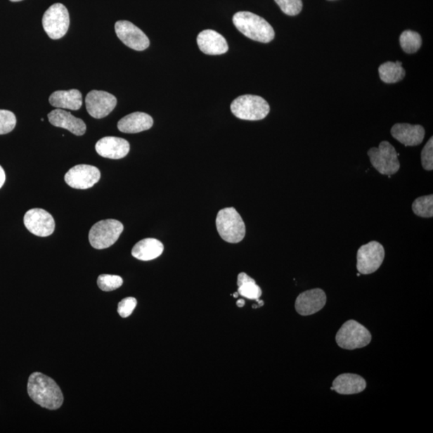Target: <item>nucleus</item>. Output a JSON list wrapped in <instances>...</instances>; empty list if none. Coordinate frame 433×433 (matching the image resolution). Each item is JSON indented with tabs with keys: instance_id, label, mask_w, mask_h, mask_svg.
<instances>
[{
	"instance_id": "nucleus-1",
	"label": "nucleus",
	"mask_w": 433,
	"mask_h": 433,
	"mask_svg": "<svg viewBox=\"0 0 433 433\" xmlns=\"http://www.w3.org/2000/svg\"><path fill=\"white\" fill-rule=\"evenodd\" d=\"M27 393L34 402L49 410L60 408L64 402V396L55 380L41 373L30 375Z\"/></svg>"
},
{
	"instance_id": "nucleus-2",
	"label": "nucleus",
	"mask_w": 433,
	"mask_h": 433,
	"mask_svg": "<svg viewBox=\"0 0 433 433\" xmlns=\"http://www.w3.org/2000/svg\"><path fill=\"white\" fill-rule=\"evenodd\" d=\"M233 25L244 36L261 43H269L275 38L272 26L261 16L249 11H239L233 17Z\"/></svg>"
},
{
	"instance_id": "nucleus-3",
	"label": "nucleus",
	"mask_w": 433,
	"mask_h": 433,
	"mask_svg": "<svg viewBox=\"0 0 433 433\" xmlns=\"http://www.w3.org/2000/svg\"><path fill=\"white\" fill-rule=\"evenodd\" d=\"M216 226L221 238L227 243H240L246 235V226L242 216L233 207L220 210L216 215Z\"/></svg>"
},
{
	"instance_id": "nucleus-4",
	"label": "nucleus",
	"mask_w": 433,
	"mask_h": 433,
	"mask_svg": "<svg viewBox=\"0 0 433 433\" xmlns=\"http://www.w3.org/2000/svg\"><path fill=\"white\" fill-rule=\"evenodd\" d=\"M233 115L245 121H260L270 112V105L259 96L243 95L232 102Z\"/></svg>"
},
{
	"instance_id": "nucleus-5",
	"label": "nucleus",
	"mask_w": 433,
	"mask_h": 433,
	"mask_svg": "<svg viewBox=\"0 0 433 433\" xmlns=\"http://www.w3.org/2000/svg\"><path fill=\"white\" fill-rule=\"evenodd\" d=\"M335 340L342 349L355 350L368 345L372 340V335L362 324L356 321H349L340 328Z\"/></svg>"
},
{
	"instance_id": "nucleus-6",
	"label": "nucleus",
	"mask_w": 433,
	"mask_h": 433,
	"mask_svg": "<svg viewBox=\"0 0 433 433\" xmlns=\"http://www.w3.org/2000/svg\"><path fill=\"white\" fill-rule=\"evenodd\" d=\"M123 231V224L117 220L107 219L98 221L89 231V239L91 246L98 250L110 247L118 240Z\"/></svg>"
},
{
	"instance_id": "nucleus-7",
	"label": "nucleus",
	"mask_w": 433,
	"mask_h": 433,
	"mask_svg": "<svg viewBox=\"0 0 433 433\" xmlns=\"http://www.w3.org/2000/svg\"><path fill=\"white\" fill-rule=\"evenodd\" d=\"M368 155L373 167L381 174L391 176L401 168L399 155L389 141H382L379 148H372Z\"/></svg>"
},
{
	"instance_id": "nucleus-8",
	"label": "nucleus",
	"mask_w": 433,
	"mask_h": 433,
	"mask_svg": "<svg viewBox=\"0 0 433 433\" xmlns=\"http://www.w3.org/2000/svg\"><path fill=\"white\" fill-rule=\"evenodd\" d=\"M42 22L48 36L53 39H59L65 36L70 27V13L65 5L55 4L45 11Z\"/></svg>"
},
{
	"instance_id": "nucleus-9",
	"label": "nucleus",
	"mask_w": 433,
	"mask_h": 433,
	"mask_svg": "<svg viewBox=\"0 0 433 433\" xmlns=\"http://www.w3.org/2000/svg\"><path fill=\"white\" fill-rule=\"evenodd\" d=\"M385 257L383 245L372 241L363 245L357 252V270L362 275H370L377 271Z\"/></svg>"
},
{
	"instance_id": "nucleus-10",
	"label": "nucleus",
	"mask_w": 433,
	"mask_h": 433,
	"mask_svg": "<svg viewBox=\"0 0 433 433\" xmlns=\"http://www.w3.org/2000/svg\"><path fill=\"white\" fill-rule=\"evenodd\" d=\"M98 168L89 164H78L67 171L65 176L66 183L74 189L87 190L100 181Z\"/></svg>"
},
{
	"instance_id": "nucleus-11",
	"label": "nucleus",
	"mask_w": 433,
	"mask_h": 433,
	"mask_svg": "<svg viewBox=\"0 0 433 433\" xmlns=\"http://www.w3.org/2000/svg\"><path fill=\"white\" fill-rule=\"evenodd\" d=\"M25 225L28 231L38 237H48L55 231V220L46 210L32 209L25 215Z\"/></svg>"
},
{
	"instance_id": "nucleus-12",
	"label": "nucleus",
	"mask_w": 433,
	"mask_h": 433,
	"mask_svg": "<svg viewBox=\"0 0 433 433\" xmlns=\"http://www.w3.org/2000/svg\"><path fill=\"white\" fill-rule=\"evenodd\" d=\"M117 37L130 49L144 51L150 46V39L139 27L127 20L117 21L115 25Z\"/></svg>"
},
{
	"instance_id": "nucleus-13",
	"label": "nucleus",
	"mask_w": 433,
	"mask_h": 433,
	"mask_svg": "<svg viewBox=\"0 0 433 433\" xmlns=\"http://www.w3.org/2000/svg\"><path fill=\"white\" fill-rule=\"evenodd\" d=\"M117 103L115 96L104 91H91L85 99L89 115L96 119L107 117L115 108Z\"/></svg>"
},
{
	"instance_id": "nucleus-14",
	"label": "nucleus",
	"mask_w": 433,
	"mask_h": 433,
	"mask_svg": "<svg viewBox=\"0 0 433 433\" xmlns=\"http://www.w3.org/2000/svg\"><path fill=\"white\" fill-rule=\"evenodd\" d=\"M327 295L320 288L306 290L301 293L295 301V310L299 315L307 316L316 314L323 309Z\"/></svg>"
},
{
	"instance_id": "nucleus-15",
	"label": "nucleus",
	"mask_w": 433,
	"mask_h": 433,
	"mask_svg": "<svg viewBox=\"0 0 433 433\" xmlns=\"http://www.w3.org/2000/svg\"><path fill=\"white\" fill-rule=\"evenodd\" d=\"M391 134L406 146H415L422 143L425 130L420 124H396L391 129Z\"/></svg>"
},
{
	"instance_id": "nucleus-16",
	"label": "nucleus",
	"mask_w": 433,
	"mask_h": 433,
	"mask_svg": "<svg viewBox=\"0 0 433 433\" xmlns=\"http://www.w3.org/2000/svg\"><path fill=\"white\" fill-rule=\"evenodd\" d=\"M129 150V142L116 136H105L96 144V151L100 156L115 160L127 157Z\"/></svg>"
},
{
	"instance_id": "nucleus-17",
	"label": "nucleus",
	"mask_w": 433,
	"mask_h": 433,
	"mask_svg": "<svg viewBox=\"0 0 433 433\" xmlns=\"http://www.w3.org/2000/svg\"><path fill=\"white\" fill-rule=\"evenodd\" d=\"M49 122L56 127L65 129L74 135L82 136L86 132V124L82 119L72 115L70 112L57 108L48 115Z\"/></svg>"
},
{
	"instance_id": "nucleus-18",
	"label": "nucleus",
	"mask_w": 433,
	"mask_h": 433,
	"mask_svg": "<svg viewBox=\"0 0 433 433\" xmlns=\"http://www.w3.org/2000/svg\"><path fill=\"white\" fill-rule=\"evenodd\" d=\"M197 42L202 52L207 55L224 54L229 49L226 39L214 30H208L199 33Z\"/></svg>"
},
{
	"instance_id": "nucleus-19",
	"label": "nucleus",
	"mask_w": 433,
	"mask_h": 433,
	"mask_svg": "<svg viewBox=\"0 0 433 433\" xmlns=\"http://www.w3.org/2000/svg\"><path fill=\"white\" fill-rule=\"evenodd\" d=\"M153 124V119L149 114L136 112L119 119L117 128L124 134H138L151 129Z\"/></svg>"
},
{
	"instance_id": "nucleus-20",
	"label": "nucleus",
	"mask_w": 433,
	"mask_h": 433,
	"mask_svg": "<svg viewBox=\"0 0 433 433\" xmlns=\"http://www.w3.org/2000/svg\"><path fill=\"white\" fill-rule=\"evenodd\" d=\"M366 380L356 374H342L333 381L332 390L341 395L357 394L366 389Z\"/></svg>"
},
{
	"instance_id": "nucleus-21",
	"label": "nucleus",
	"mask_w": 433,
	"mask_h": 433,
	"mask_svg": "<svg viewBox=\"0 0 433 433\" xmlns=\"http://www.w3.org/2000/svg\"><path fill=\"white\" fill-rule=\"evenodd\" d=\"M50 104L57 108L78 110L82 106V94L77 89L56 91L49 98Z\"/></svg>"
},
{
	"instance_id": "nucleus-22",
	"label": "nucleus",
	"mask_w": 433,
	"mask_h": 433,
	"mask_svg": "<svg viewBox=\"0 0 433 433\" xmlns=\"http://www.w3.org/2000/svg\"><path fill=\"white\" fill-rule=\"evenodd\" d=\"M163 252V244L157 239L145 238L135 245L132 255L141 261H150L158 258Z\"/></svg>"
},
{
	"instance_id": "nucleus-23",
	"label": "nucleus",
	"mask_w": 433,
	"mask_h": 433,
	"mask_svg": "<svg viewBox=\"0 0 433 433\" xmlns=\"http://www.w3.org/2000/svg\"><path fill=\"white\" fill-rule=\"evenodd\" d=\"M379 74L382 82L395 84L402 81L406 77V70H403L401 61H389L379 67Z\"/></svg>"
},
{
	"instance_id": "nucleus-24",
	"label": "nucleus",
	"mask_w": 433,
	"mask_h": 433,
	"mask_svg": "<svg viewBox=\"0 0 433 433\" xmlns=\"http://www.w3.org/2000/svg\"><path fill=\"white\" fill-rule=\"evenodd\" d=\"M238 292L239 295L249 299L259 300L261 297V289L256 284L254 279L250 278L246 273H240L238 276Z\"/></svg>"
},
{
	"instance_id": "nucleus-25",
	"label": "nucleus",
	"mask_w": 433,
	"mask_h": 433,
	"mask_svg": "<svg viewBox=\"0 0 433 433\" xmlns=\"http://www.w3.org/2000/svg\"><path fill=\"white\" fill-rule=\"evenodd\" d=\"M400 44L404 53L413 54L417 53L422 45V39L419 33L407 30L402 32Z\"/></svg>"
},
{
	"instance_id": "nucleus-26",
	"label": "nucleus",
	"mask_w": 433,
	"mask_h": 433,
	"mask_svg": "<svg viewBox=\"0 0 433 433\" xmlns=\"http://www.w3.org/2000/svg\"><path fill=\"white\" fill-rule=\"evenodd\" d=\"M413 212L421 218L430 219L433 216V195L420 197L413 203Z\"/></svg>"
},
{
	"instance_id": "nucleus-27",
	"label": "nucleus",
	"mask_w": 433,
	"mask_h": 433,
	"mask_svg": "<svg viewBox=\"0 0 433 433\" xmlns=\"http://www.w3.org/2000/svg\"><path fill=\"white\" fill-rule=\"evenodd\" d=\"M123 284V279L118 276L101 275L98 278V285L103 292H112L121 287Z\"/></svg>"
},
{
	"instance_id": "nucleus-28",
	"label": "nucleus",
	"mask_w": 433,
	"mask_h": 433,
	"mask_svg": "<svg viewBox=\"0 0 433 433\" xmlns=\"http://www.w3.org/2000/svg\"><path fill=\"white\" fill-rule=\"evenodd\" d=\"M16 125V117L13 112L0 110V135L7 134Z\"/></svg>"
},
{
	"instance_id": "nucleus-29",
	"label": "nucleus",
	"mask_w": 433,
	"mask_h": 433,
	"mask_svg": "<svg viewBox=\"0 0 433 433\" xmlns=\"http://www.w3.org/2000/svg\"><path fill=\"white\" fill-rule=\"evenodd\" d=\"M283 13L290 16L297 15L303 9L302 0H275Z\"/></svg>"
},
{
	"instance_id": "nucleus-30",
	"label": "nucleus",
	"mask_w": 433,
	"mask_h": 433,
	"mask_svg": "<svg viewBox=\"0 0 433 433\" xmlns=\"http://www.w3.org/2000/svg\"><path fill=\"white\" fill-rule=\"evenodd\" d=\"M421 163L427 171L433 169V138L427 142L422 152H421Z\"/></svg>"
},
{
	"instance_id": "nucleus-31",
	"label": "nucleus",
	"mask_w": 433,
	"mask_h": 433,
	"mask_svg": "<svg viewBox=\"0 0 433 433\" xmlns=\"http://www.w3.org/2000/svg\"><path fill=\"white\" fill-rule=\"evenodd\" d=\"M138 301L135 298L128 297L122 299L118 304L117 311L122 318H127L132 315Z\"/></svg>"
},
{
	"instance_id": "nucleus-32",
	"label": "nucleus",
	"mask_w": 433,
	"mask_h": 433,
	"mask_svg": "<svg viewBox=\"0 0 433 433\" xmlns=\"http://www.w3.org/2000/svg\"><path fill=\"white\" fill-rule=\"evenodd\" d=\"M6 180V174L1 165H0V189L3 187Z\"/></svg>"
},
{
	"instance_id": "nucleus-33",
	"label": "nucleus",
	"mask_w": 433,
	"mask_h": 433,
	"mask_svg": "<svg viewBox=\"0 0 433 433\" xmlns=\"http://www.w3.org/2000/svg\"><path fill=\"white\" fill-rule=\"evenodd\" d=\"M244 305H245V301L243 299H239L237 302V306L238 307H243V306H244Z\"/></svg>"
},
{
	"instance_id": "nucleus-34",
	"label": "nucleus",
	"mask_w": 433,
	"mask_h": 433,
	"mask_svg": "<svg viewBox=\"0 0 433 433\" xmlns=\"http://www.w3.org/2000/svg\"><path fill=\"white\" fill-rule=\"evenodd\" d=\"M238 295H239L238 292H236V293L233 294V297L238 298Z\"/></svg>"
},
{
	"instance_id": "nucleus-35",
	"label": "nucleus",
	"mask_w": 433,
	"mask_h": 433,
	"mask_svg": "<svg viewBox=\"0 0 433 433\" xmlns=\"http://www.w3.org/2000/svg\"><path fill=\"white\" fill-rule=\"evenodd\" d=\"M11 2H20L22 1V0H10Z\"/></svg>"
}]
</instances>
